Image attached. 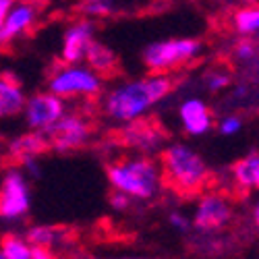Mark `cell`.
I'll use <instances>...</instances> for the list:
<instances>
[{
    "label": "cell",
    "instance_id": "obj_11",
    "mask_svg": "<svg viewBox=\"0 0 259 259\" xmlns=\"http://www.w3.org/2000/svg\"><path fill=\"white\" fill-rule=\"evenodd\" d=\"M96 39V23L88 17H79L64 29L60 41V62L79 64L85 60L92 41Z\"/></svg>",
    "mask_w": 259,
    "mask_h": 259
},
{
    "label": "cell",
    "instance_id": "obj_27",
    "mask_svg": "<svg viewBox=\"0 0 259 259\" xmlns=\"http://www.w3.org/2000/svg\"><path fill=\"white\" fill-rule=\"evenodd\" d=\"M131 205H133V199H131V197L124 195V193H120V191H114V189H112V193H110V207H112V209H116V211H126Z\"/></svg>",
    "mask_w": 259,
    "mask_h": 259
},
{
    "label": "cell",
    "instance_id": "obj_13",
    "mask_svg": "<svg viewBox=\"0 0 259 259\" xmlns=\"http://www.w3.org/2000/svg\"><path fill=\"white\" fill-rule=\"evenodd\" d=\"M179 124L189 137H203L213 128V112L209 104L199 96H189L179 104Z\"/></svg>",
    "mask_w": 259,
    "mask_h": 259
},
{
    "label": "cell",
    "instance_id": "obj_32",
    "mask_svg": "<svg viewBox=\"0 0 259 259\" xmlns=\"http://www.w3.org/2000/svg\"><path fill=\"white\" fill-rule=\"evenodd\" d=\"M158 5H170V3H177V0H154Z\"/></svg>",
    "mask_w": 259,
    "mask_h": 259
},
{
    "label": "cell",
    "instance_id": "obj_3",
    "mask_svg": "<svg viewBox=\"0 0 259 259\" xmlns=\"http://www.w3.org/2000/svg\"><path fill=\"white\" fill-rule=\"evenodd\" d=\"M106 179L114 191L128 195L133 201H152L162 191L160 164L152 156L131 154L106 164Z\"/></svg>",
    "mask_w": 259,
    "mask_h": 259
},
{
    "label": "cell",
    "instance_id": "obj_30",
    "mask_svg": "<svg viewBox=\"0 0 259 259\" xmlns=\"http://www.w3.org/2000/svg\"><path fill=\"white\" fill-rule=\"evenodd\" d=\"M112 259H168V257H145V255H122V257H112Z\"/></svg>",
    "mask_w": 259,
    "mask_h": 259
},
{
    "label": "cell",
    "instance_id": "obj_1",
    "mask_svg": "<svg viewBox=\"0 0 259 259\" xmlns=\"http://www.w3.org/2000/svg\"><path fill=\"white\" fill-rule=\"evenodd\" d=\"M177 88V79L168 73H149L145 77L116 83L100 96L102 114L116 124L143 118L149 110L164 102Z\"/></svg>",
    "mask_w": 259,
    "mask_h": 259
},
{
    "label": "cell",
    "instance_id": "obj_2",
    "mask_svg": "<svg viewBox=\"0 0 259 259\" xmlns=\"http://www.w3.org/2000/svg\"><path fill=\"white\" fill-rule=\"evenodd\" d=\"M158 164L162 172V185L181 197L201 195L209 185L211 170L201 154L189 143H166L158 154Z\"/></svg>",
    "mask_w": 259,
    "mask_h": 259
},
{
    "label": "cell",
    "instance_id": "obj_8",
    "mask_svg": "<svg viewBox=\"0 0 259 259\" xmlns=\"http://www.w3.org/2000/svg\"><path fill=\"white\" fill-rule=\"evenodd\" d=\"M168 135L164 128L152 120V118H137L133 122L120 124L118 131V143L135 154L143 156H154L160 154V149L166 145Z\"/></svg>",
    "mask_w": 259,
    "mask_h": 259
},
{
    "label": "cell",
    "instance_id": "obj_15",
    "mask_svg": "<svg viewBox=\"0 0 259 259\" xmlns=\"http://www.w3.org/2000/svg\"><path fill=\"white\" fill-rule=\"evenodd\" d=\"M48 139L44 137V133H37V131H29L27 128V133H21L17 137H13L7 147H5V152L9 158H13L15 162L19 164H23L27 160H39L41 154H46L48 152Z\"/></svg>",
    "mask_w": 259,
    "mask_h": 259
},
{
    "label": "cell",
    "instance_id": "obj_9",
    "mask_svg": "<svg viewBox=\"0 0 259 259\" xmlns=\"http://www.w3.org/2000/svg\"><path fill=\"white\" fill-rule=\"evenodd\" d=\"M234 218L232 203L226 195L218 191L201 193L195 207H193L191 224L199 232H218L226 228Z\"/></svg>",
    "mask_w": 259,
    "mask_h": 259
},
{
    "label": "cell",
    "instance_id": "obj_33",
    "mask_svg": "<svg viewBox=\"0 0 259 259\" xmlns=\"http://www.w3.org/2000/svg\"><path fill=\"white\" fill-rule=\"evenodd\" d=\"M5 156V145H3V141H0V158Z\"/></svg>",
    "mask_w": 259,
    "mask_h": 259
},
{
    "label": "cell",
    "instance_id": "obj_16",
    "mask_svg": "<svg viewBox=\"0 0 259 259\" xmlns=\"http://www.w3.org/2000/svg\"><path fill=\"white\" fill-rule=\"evenodd\" d=\"M25 100H27V96H25L23 88H21V83L11 73L0 75V120L13 118L23 112Z\"/></svg>",
    "mask_w": 259,
    "mask_h": 259
},
{
    "label": "cell",
    "instance_id": "obj_7",
    "mask_svg": "<svg viewBox=\"0 0 259 259\" xmlns=\"http://www.w3.org/2000/svg\"><path fill=\"white\" fill-rule=\"evenodd\" d=\"M31 209L29 179L21 168H9L0 179V220L17 222Z\"/></svg>",
    "mask_w": 259,
    "mask_h": 259
},
{
    "label": "cell",
    "instance_id": "obj_31",
    "mask_svg": "<svg viewBox=\"0 0 259 259\" xmlns=\"http://www.w3.org/2000/svg\"><path fill=\"white\" fill-rule=\"evenodd\" d=\"M253 224H255V228H259V199L253 207Z\"/></svg>",
    "mask_w": 259,
    "mask_h": 259
},
{
    "label": "cell",
    "instance_id": "obj_18",
    "mask_svg": "<svg viewBox=\"0 0 259 259\" xmlns=\"http://www.w3.org/2000/svg\"><path fill=\"white\" fill-rule=\"evenodd\" d=\"M83 62L88 64L90 69H94L100 77H104V79L114 75L118 71V67H120L116 52L110 46H106V44H102V41H98V39L92 41V46H90L88 54H85Z\"/></svg>",
    "mask_w": 259,
    "mask_h": 259
},
{
    "label": "cell",
    "instance_id": "obj_21",
    "mask_svg": "<svg viewBox=\"0 0 259 259\" xmlns=\"http://www.w3.org/2000/svg\"><path fill=\"white\" fill-rule=\"evenodd\" d=\"M33 253V245L25 236L5 234L0 241V259H29Z\"/></svg>",
    "mask_w": 259,
    "mask_h": 259
},
{
    "label": "cell",
    "instance_id": "obj_23",
    "mask_svg": "<svg viewBox=\"0 0 259 259\" xmlns=\"http://www.w3.org/2000/svg\"><path fill=\"white\" fill-rule=\"evenodd\" d=\"M25 239L33 245V247H44V249H54V245L60 243V230L52 228V226H31L25 234Z\"/></svg>",
    "mask_w": 259,
    "mask_h": 259
},
{
    "label": "cell",
    "instance_id": "obj_14",
    "mask_svg": "<svg viewBox=\"0 0 259 259\" xmlns=\"http://www.w3.org/2000/svg\"><path fill=\"white\" fill-rule=\"evenodd\" d=\"M230 60L243 81L259 83V37H239L230 48Z\"/></svg>",
    "mask_w": 259,
    "mask_h": 259
},
{
    "label": "cell",
    "instance_id": "obj_10",
    "mask_svg": "<svg viewBox=\"0 0 259 259\" xmlns=\"http://www.w3.org/2000/svg\"><path fill=\"white\" fill-rule=\"evenodd\" d=\"M67 112V100L58 98L52 92H37L33 96H29L25 100L23 106V118H25V126L29 131H37V133H46L48 128Z\"/></svg>",
    "mask_w": 259,
    "mask_h": 259
},
{
    "label": "cell",
    "instance_id": "obj_5",
    "mask_svg": "<svg viewBox=\"0 0 259 259\" xmlns=\"http://www.w3.org/2000/svg\"><path fill=\"white\" fill-rule=\"evenodd\" d=\"M48 92L62 100H94L104 92V77H100L88 64H58L48 77Z\"/></svg>",
    "mask_w": 259,
    "mask_h": 259
},
{
    "label": "cell",
    "instance_id": "obj_22",
    "mask_svg": "<svg viewBox=\"0 0 259 259\" xmlns=\"http://www.w3.org/2000/svg\"><path fill=\"white\" fill-rule=\"evenodd\" d=\"M118 9V0H79L77 3V11L81 13V17L88 19H104L114 15Z\"/></svg>",
    "mask_w": 259,
    "mask_h": 259
},
{
    "label": "cell",
    "instance_id": "obj_17",
    "mask_svg": "<svg viewBox=\"0 0 259 259\" xmlns=\"http://www.w3.org/2000/svg\"><path fill=\"white\" fill-rule=\"evenodd\" d=\"M232 185L239 191H259V152H251L230 166Z\"/></svg>",
    "mask_w": 259,
    "mask_h": 259
},
{
    "label": "cell",
    "instance_id": "obj_20",
    "mask_svg": "<svg viewBox=\"0 0 259 259\" xmlns=\"http://www.w3.org/2000/svg\"><path fill=\"white\" fill-rule=\"evenodd\" d=\"M230 27L241 37H259V5L236 9L230 15Z\"/></svg>",
    "mask_w": 259,
    "mask_h": 259
},
{
    "label": "cell",
    "instance_id": "obj_4",
    "mask_svg": "<svg viewBox=\"0 0 259 259\" xmlns=\"http://www.w3.org/2000/svg\"><path fill=\"white\" fill-rule=\"evenodd\" d=\"M203 41L197 37H170L147 44L141 52V62L149 73H170L201 58Z\"/></svg>",
    "mask_w": 259,
    "mask_h": 259
},
{
    "label": "cell",
    "instance_id": "obj_28",
    "mask_svg": "<svg viewBox=\"0 0 259 259\" xmlns=\"http://www.w3.org/2000/svg\"><path fill=\"white\" fill-rule=\"evenodd\" d=\"M29 259H54L52 251L50 249H44V247H33V253Z\"/></svg>",
    "mask_w": 259,
    "mask_h": 259
},
{
    "label": "cell",
    "instance_id": "obj_29",
    "mask_svg": "<svg viewBox=\"0 0 259 259\" xmlns=\"http://www.w3.org/2000/svg\"><path fill=\"white\" fill-rule=\"evenodd\" d=\"M13 3H15V0H0V25H3V21H5L7 13L11 11Z\"/></svg>",
    "mask_w": 259,
    "mask_h": 259
},
{
    "label": "cell",
    "instance_id": "obj_25",
    "mask_svg": "<svg viewBox=\"0 0 259 259\" xmlns=\"http://www.w3.org/2000/svg\"><path fill=\"white\" fill-rule=\"evenodd\" d=\"M243 116L239 112H226L224 116L218 118V122H215V128H218V133L224 135V137H232L236 135L243 128Z\"/></svg>",
    "mask_w": 259,
    "mask_h": 259
},
{
    "label": "cell",
    "instance_id": "obj_26",
    "mask_svg": "<svg viewBox=\"0 0 259 259\" xmlns=\"http://www.w3.org/2000/svg\"><path fill=\"white\" fill-rule=\"evenodd\" d=\"M168 222H170V226L175 228V230H179V232H189V230H193V224H191V218L187 213H183L181 209H172L170 213H168Z\"/></svg>",
    "mask_w": 259,
    "mask_h": 259
},
{
    "label": "cell",
    "instance_id": "obj_12",
    "mask_svg": "<svg viewBox=\"0 0 259 259\" xmlns=\"http://www.w3.org/2000/svg\"><path fill=\"white\" fill-rule=\"evenodd\" d=\"M39 19V3L37 0H15L11 11L7 13L0 25V48L9 46L11 41L29 33Z\"/></svg>",
    "mask_w": 259,
    "mask_h": 259
},
{
    "label": "cell",
    "instance_id": "obj_24",
    "mask_svg": "<svg viewBox=\"0 0 259 259\" xmlns=\"http://www.w3.org/2000/svg\"><path fill=\"white\" fill-rule=\"evenodd\" d=\"M230 81H232V75L226 69H209V71H205V75L201 79L203 90H207L211 94H218V92L228 90Z\"/></svg>",
    "mask_w": 259,
    "mask_h": 259
},
{
    "label": "cell",
    "instance_id": "obj_6",
    "mask_svg": "<svg viewBox=\"0 0 259 259\" xmlns=\"http://www.w3.org/2000/svg\"><path fill=\"white\" fill-rule=\"evenodd\" d=\"M92 135H94V126L90 118L81 112H69V110L44 133V137L48 139V147L58 154H69L85 147L92 141Z\"/></svg>",
    "mask_w": 259,
    "mask_h": 259
},
{
    "label": "cell",
    "instance_id": "obj_19",
    "mask_svg": "<svg viewBox=\"0 0 259 259\" xmlns=\"http://www.w3.org/2000/svg\"><path fill=\"white\" fill-rule=\"evenodd\" d=\"M226 112H239V110H259V83L243 81L241 85L228 94L226 98Z\"/></svg>",
    "mask_w": 259,
    "mask_h": 259
},
{
    "label": "cell",
    "instance_id": "obj_34",
    "mask_svg": "<svg viewBox=\"0 0 259 259\" xmlns=\"http://www.w3.org/2000/svg\"><path fill=\"white\" fill-rule=\"evenodd\" d=\"M37 3H39V0H37Z\"/></svg>",
    "mask_w": 259,
    "mask_h": 259
}]
</instances>
